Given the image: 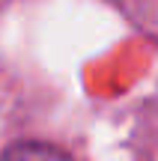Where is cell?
<instances>
[{
    "label": "cell",
    "mask_w": 158,
    "mask_h": 161,
    "mask_svg": "<svg viewBox=\"0 0 158 161\" xmlns=\"http://www.w3.org/2000/svg\"><path fill=\"white\" fill-rule=\"evenodd\" d=\"M0 161H72V158L45 143H15L3 152Z\"/></svg>",
    "instance_id": "cell-1"
}]
</instances>
